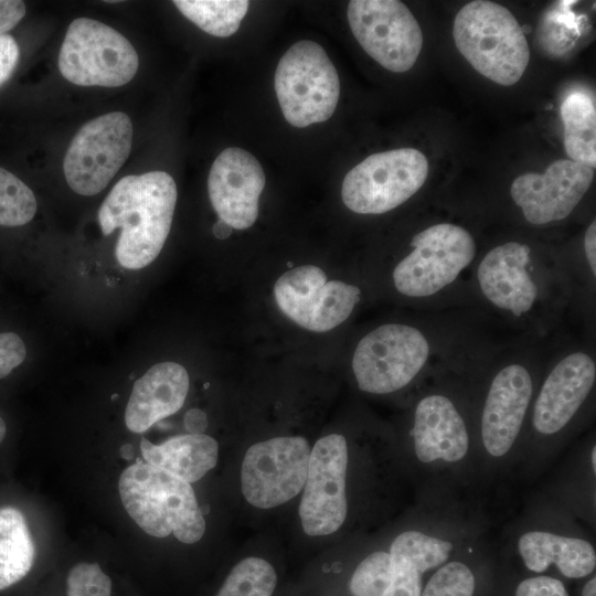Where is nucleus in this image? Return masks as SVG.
<instances>
[{
    "mask_svg": "<svg viewBox=\"0 0 596 596\" xmlns=\"http://www.w3.org/2000/svg\"><path fill=\"white\" fill-rule=\"evenodd\" d=\"M479 372L445 366L429 376L413 398L404 450L416 498L487 499L473 435Z\"/></svg>",
    "mask_w": 596,
    "mask_h": 596,
    "instance_id": "f257e3e1",
    "label": "nucleus"
},
{
    "mask_svg": "<svg viewBox=\"0 0 596 596\" xmlns=\"http://www.w3.org/2000/svg\"><path fill=\"white\" fill-rule=\"evenodd\" d=\"M543 368L515 353L481 369L473 398L478 471L487 493L515 477L526 423Z\"/></svg>",
    "mask_w": 596,
    "mask_h": 596,
    "instance_id": "f03ea898",
    "label": "nucleus"
},
{
    "mask_svg": "<svg viewBox=\"0 0 596 596\" xmlns=\"http://www.w3.org/2000/svg\"><path fill=\"white\" fill-rule=\"evenodd\" d=\"M595 385L596 361L583 348L563 352L543 370L514 478L535 482L556 464L590 422Z\"/></svg>",
    "mask_w": 596,
    "mask_h": 596,
    "instance_id": "7ed1b4c3",
    "label": "nucleus"
},
{
    "mask_svg": "<svg viewBox=\"0 0 596 596\" xmlns=\"http://www.w3.org/2000/svg\"><path fill=\"white\" fill-rule=\"evenodd\" d=\"M469 287L492 315L530 332H546L573 294L568 269L544 267L523 242L498 244L475 262Z\"/></svg>",
    "mask_w": 596,
    "mask_h": 596,
    "instance_id": "20e7f679",
    "label": "nucleus"
},
{
    "mask_svg": "<svg viewBox=\"0 0 596 596\" xmlns=\"http://www.w3.org/2000/svg\"><path fill=\"white\" fill-rule=\"evenodd\" d=\"M177 185L164 171L121 178L98 211L104 235L121 228L115 247L119 265L141 269L160 254L169 235L177 203Z\"/></svg>",
    "mask_w": 596,
    "mask_h": 596,
    "instance_id": "39448f33",
    "label": "nucleus"
},
{
    "mask_svg": "<svg viewBox=\"0 0 596 596\" xmlns=\"http://www.w3.org/2000/svg\"><path fill=\"white\" fill-rule=\"evenodd\" d=\"M498 549L511 551L535 575L555 568L565 578L579 579L596 568V549L581 522L540 493L497 538Z\"/></svg>",
    "mask_w": 596,
    "mask_h": 596,
    "instance_id": "423d86ee",
    "label": "nucleus"
},
{
    "mask_svg": "<svg viewBox=\"0 0 596 596\" xmlns=\"http://www.w3.org/2000/svg\"><path fill=\"white\" fill-rule=\"evenodd\" d=\"M441 343L436 333L422 323H384L358 342L352 372L360 391L386 395L415 384L419 386L435 372Z\"/></svg>",
    "mask_w": 596,
    "mask_h": 596,
    "instance_id": "0eeeda50",
    "label": "nucleus"
},
{
    "mask_svg": "<svg viewBox=\"0 0 596 596\" xmlns=\"http://www.w3.org/2000/svg\"><path fill=\"white\" fill-rule=\"evenodd\" d=\"M477 243L464 226L441 222L413 235L409 251L392 269L396 292L422 306L433 305L457 291L471 276Z\"/></svg>",
    "mask_w": 596,
    "mask_h": 596,
    "instance_id": "6e6552de",
    "label": "nucleus"
},
{
    "mask_svg": "<svg viewBox=\"0 0 596 596\" xmlns=\"http://www.w3.org/2000/svg\"><path fill=\"white\" fill-rule=\"evenodd\" d=\"M118 490L126 511L147 534L173 533L187 544L203 536V513L187 481L138 459L121 472Z\"/></svg>",
    "mask_w": 596,
    "mask_h": 596,
    "instance_id": "1a4fd4ad",
    "label": "nucleus"
},
{
    "mask_svg": "<svg viewBox=\"0 0 596 596\" xmlns=\"http://www.w3.org/2000/svg\"><path fill=\"white\" fill-rule=\"evenodd\" d=\"M453 38L470 65L499 85L515 84L528 67L530 49L522 26L497 2L465 4L456 14Z\"/></svg>",
    "mask_w": 596,
    "mask_h": 596,
    "instance_id": "9d476101",
    "label": "nucleus"
},
{
    "mask_svg": "<svg viewBox=\"0 0 596 596\" xmlns=\"http://www.w3.org/2000/svg\"><path fill=\"white\" fill-rule=\"evenodd\" d=\"M274 87L285 119L297 128L328 120L340 96L334 65L323 47L309 40L296 42L280 57Z\"/></svg>",
    "mask_w": 596,
    "mask_h": 596,
    "instance_id": "9b49d317",
    "label": "nucleus"
},
{
    "mask_svg": "<svg viewBox=\"0 0 596 596\" xmlns=\"http://www.w3.org/2000/svg\"><path fill=\"white\" fill-rule=\"evenodd\" d=\"M138 65V54L127 38L89 18L71 22L57 58L62 76L78 86H123L134 78Z\"/></svg>",
    "mask_w": 596,
    "mask_h": 596,
    "instance_id": "f8f14e48",
    "label": "nucleus"
},
{
    "mask_svg": "<svg viewBox=\"0 0 596 596\" xmlns=\"http://www.w3.org/2000/svg\"><path fill=\"white\" fill-rule=\"evenodd\" d=\"M428 162L414 148L373 153L344 177L341 196L358 214H383L409 200L424 185Z\"/></svg>",
    "mask_w": 596,
    "mask_h": 596,
    "instance_id": "ddd939ff",
    "label": "nucleus"
},
{
    "mask_svg": "<svg viewBox=\"0 0 596 596\" xmlns=\"http://www.w3.org/2000/svg\"><path fill=\"white\" fill-rule=\"evenodd\" d=\"M132 136L131 119L123 111L87 121L73 137L63 160L68 187L85 196L103 191L128 159Z\"/></svg>",
    "mask_w": 596,
    "mask_h": 596,
    "instance_id": "4468645a",
    "label": "nucleus"
},
{
    "mask_svg": "<svg viewBox=\"0 0 596 596\" xmlns=\"http://www.w3.org/2000/svg\"><path fill=\"white\" fill-rule=\"evenodd\" d=\"M347 15L359 44L380 65L394 73L414 66L423 47V32L403 2L352 0Z\"/></svg>",
    "mask_w": 596,
    "mask_h": 596,
    "instance_id": "2eb2a0df",
    "label": "nucleus"
},
{
    "mask_svg": "<svg viewBox=\"0 0 596 596\" xmlns=\"http://www.w3.org/2000/svg\"><path fill=\"white\" fill-rule=\"evenodd\" d=\"M349 464L348 440L341 434L320 438L311 449L299 504L301 525L308 535H329L344 524Z\"/></svg>",
    "mask_w": 596,
    "mask_h": 596,
    "instance_id": "dca6fc26",
    "label": "nucleus"
},
{
    "mask_svg": "<svg viewBox=\"0 0 596 596\" xmlns=\"http://www.w3.org/2000/svg\"><path fill=\"white\" fill-rule=\"evenodd\" d=\"M278 308L298 326L315 332L330 331L343 323L361 299V289L342 280H327L313 265L289 269L275 286Z\"/></svg>",
    "mask_w": 596,
    "mask_h": 596,
    "instance_id": "f3484780",
    "label": "nucleus"
},
{
    "mask_svg": "<svg viewBox=\"0 0 596 596\" xmlns=\"http://www.w3.org/2000/svg\"><path fill=\"white\" fill-rule=\"evenodd\" d=\"M310 451L300 436L276 437L251 446L241 470L245 499L256 508L269 509L296 497L305 486Z\"/></svg>",
    "mask_w": 596,
    "mask_h": 596,
    "instance_id": "a211bd4d",
    "label": "nucleus"
},
{
    "mask_svg": "<svg viewBox=\"0 0 596 596\" xmlns=\"http://www.w3.org/2000/svg\"><path fill=\"white\" fill-rule=\"evenodd\" d=\"M593 179V168L562 159L550 164L544 173L528 172L515 178L510 195L529 224L547 225L572 214Z\"/></svg>",
    "mask_w": 596,
    "mask_h": 596,
    "instance_id": "6ab92c4d",
    "label": "nucleus"
},
{
    "mask_svg": "<svg viewBox=\"0 0 596 596\" xmlns=\"http://www.w3.org/2000/svg\"><path fill=\"white\" fill-rule=\"evenodd\" d=\"M264 187L260 163L238 147L224 149L214 160L207 178L213 209L220 220L236 230H246L255 223Z\"/></svg>",
    "mask_w": 596,
    "mask_h": 596,
    "instance_id": "aec40b11",
    "label": "nucleus"
},
{
    "mask_svg": "<svg viewBox=\"0 0 596 596\" xmlns=\"http://www.w3.org/2000/svg\"><path fill=\"white\" fill-rule=\"evenodd\" d=\"M189 374L175 362L152 365L132 387L125 411V424L132 433H143L177 413L189 391Z\"/></svg>",
    "mask_w": 596,
    "mask_h": 596,
    "instance_id": "412c9836",
    "label": "nucleus"
},
{
    "mask_svg": "<svg viewBox=\"0 0 596 596\" xmlns=\"http://www.w3.org/2000/svg\"><path fill=\"white\" fill-rule=\"evenodd\" d=\"M536 492L579 522L595 528L596 441L588 435L566 456Z\"/></svg>",
    "mask_w": 596,
    "mask_h": 596,
    "instance_id": "4be33fe9",
    "label": "nucleus"
},
{
    "mask_svg": "<svg viewBox=\"0 0 596 596\" xmlns=\"http://www.w3.org/2000/svg\"><path fill=\"white\" fill-rule=\"evenodd\" d=\"M140 450L145 462L162 469L188 483L200 480L217 462L219 446L204 434H185L155 445L142 438Z\"/></svg>",
    "mask_w": 596,
    "mask_h": 596,
    "instance_id": "5701e85b",
    "label": "nucleus"
},
{
    "mask_svg": "<svg viewBox=\"0 0 596 596\" xmlns=\"http://www.w3.org/2000/svg\"><path fill=\"white\" fill-rule=\"evenodd\" d=\"M497 550L493 531L470 543L446 563L435 567L419 596H475L477 566Z\"/></svg>",
    "mask_w": 596,
    "mask_h": 596,
    "instance_id": "b1692460",
    "label": "nucleus"
},
{
    "mask_svg": "<svg viewBox=\"0 0 596 596\" xmlns=\"http://www.w3.org/2000/svg\"><path fill=\"white\" fill-rule=\"evenodd\" d=\"M35 549L24 515L0 508V592L21 582L32 570Z\"/></svg>",
    "mask_w": 596,
    "mask_h": 596,
    "instance_id": "393cba45",
    "label": "nucleus"
},
{
    "mask_svg": "<svg viewBox=\"0 0 596 596\" xmlns=\"http://www.w3.org/2000/svg\"><path fill=\"white\" fill-rule=\"evenodd\" d=\"M564 149L570 160L596 167V108L594 97L582 89L568 93L561 104Z\"/></svg>",
    "mask_w": 596,
    "mask_h": 596,
    "instance_id": "a878e982",
    "label": "nucleus"
},
{
    "mask_svg": "<svg viewBox=\"0 0 596 596\" xmlns=\"http://www.w3.org/2000/svg\"><path fill=\"white\" fill-rule=\"evenodd\" d=\"M178 10L204 32L219 38L234 34L246 15L244 0H174Z\"/></svg>",
    "mask_w": 596,
    "mask_h": 596,
    "instance_id": "bb28decb",
    "label": "nucleus"
},
{
    "mask_svg": "<svg viewBox=\"0 0 596 596\" xmlns=\"http://www.w3.org/2000/svg\"><path fill=\"white\" fill-rule=\"evenodd\" d=\"M277 574L270 563L260 557H246L230 572L216 596H273Z\"/></svg>",
    "mask_w": 596,
    "mask_h": 596,
    "instance_id": "cd10ccee",
    "label": "nucleus"
},
{
    "mask_svg": "<svg viewBox=\"0 0 596 596\" xmlns=\"http://www.w3.org/2000/svg\"><path fill=\"white\" fill-rule=\"evenodd\" d=\"M38 203L33 191L0 167V226L18 227L32 221Z\"/></svg>",
    "mask_w": 596,
    "mask_h": 596,
    "instance_id": "c85d7f7f",
    "label": "nucleus"
},
{
    "mask_svg": "<svg viewBox=\"0 0 596 596\" xmlns=\"http://www.w3.org/2000/svg\"><path fill=\"white\" fill-rule=\"evenodd\" d=\"M391 560L387 550L369 553L352 573L349 587L353 596H382L387 587Z\"/></svg>",
    "mask_w": 596,
    "mask_h": 596,
    "instance_id": "c756f323",
    "label": "nucleus"
},
{
    "mask_svg": "<svg viewBox=\"0 0 596 596\" xmlns=\"http://www.w3.org/2000/svg\"><path fill=\"white\" fill-rule=\"evenodd\" d=\"M67 596H111V581L97 563H78L67 576Z\"/></svg>",
    "mask_w": 596,
    "mask_h": 596,
    "instance_id": "7c9ffc66",
    "label": "nucleus"
},
{
    "mask_svg": "<svg viewBox=\"0 0 596 596\" xmlns=\"http://www.w3.org/2000/svg\"><path fill=\"white\" fill-rule=\"evenodd\" d=\"M389 554L390 581L382 596H419L423 588V575L405 558L390 552Z\"/></svg>",
    "mask_w": 596,
    "mask_h": 596,
    "instance_id": "2f4dec72",
    "label": "nucleus"
},
{
    "mask_svg": "<svg viewBox=\"0 0 596 596\" xmlns=\"http://www.w3.org/2000/svg\"><path fill=\"white\" fill-rule=\"evenodd\" d=\"M514 596H570L564 583L551 575H532L520 581Z\"/></svg>",
    "mask_w": 596,
    "mask_h": 596,
    "instance_id": "473e14b6",
    "label": "nucleus"
},
{
    "mask_svg": "<svg viewBox=\"0 0 596 596\" xmlns=\"http://www.w3.org/2000/svg\"><path fill=\"white\" fill-rule=\"evenodd\" d=\"M26 356L22 338L15 332H0V380L8 376Z\"/></svg>",
    "mask_w": 596,
    "mask_h": 596,
    "instance_id": "72a5a7b5",
    "label": "nucleus"
},
{
    "mask_svg": "<svg viewBox=\"0 0 596 596\" xmlns=\"http://www.w3.org/2000/svg\"><path fill=\"white\" fill-rule=\"evenodd\" d=\"M20 50L10 34L0 35V86L12 75L19 61Z\"/></svg>",
    "mask_w": 596,
    "mask_h": 596,
    "instance_id": "f704fd0d",
    "label": "nucleus"
},
{
    "mask_svg": "<svg viewBox=\"0 0 596 596\" xmlns=\"http://www.w3.org/2000/svg\"><path fill=\"white\" fill-rule=\"evenodd\" d=\"M25 14V3L20 0H0V35L13 29Z\"/></svg>",
    "mask_w": 596,
    "mask_h": 596,
    "instance_id": "c9c22d12",
    "label": "nucleus"
},
{
    "mask_svg": "<svg viewBox=\"0 0 596 596\" xmlns=\"http://www.w3.org/2000/svg\"><path fill=\"white\" fill-rule=\"evenodd\" d=\"M584 256L588 268L590 280L595 281L596 277V222L595 220L588 225L584 234L583 241Z\"/></svg>",
    "mask_w": 596,
    "mask_h": 596,
    "instance_id": "e433bc0d",
    "label": "nucleus"
},
{
    "mask_svg": "<svg viewBox=\"0 0 596 596\" xmlns=\"http://www.w3.org/2000/svg\"><path fill=\"white\" fill-rule=\"evenodd\" d=\"M183 424L189 434H203L207 427V417L203 411L192 408L185 413Z\"/></svg>",
    "mask_w": 596,
    "mask_h": 596,
    "instance_id": "4c0bfd02",
    "label": "nucleus"
},
{
    "mask_svg": "<svg viewBox=\"0 0 596 596\" xmlns=\"http://www.w3.org/2000/svg\"><path fill=\"white\" fill-rule=\"evenodd\" d=\"M232 231L233 228L227 223H225L224 221L220 219L213 225V228H212L214 236L219 240L227 238L231 235Z\"/></svg>",
    "mask_w": 596,
    "mask_h": 596,
    "instance_id": "58836bf2",
    "label": "nucleus"
},
{
    "mask_svg": "<svg viewBox=\"0 0 596 596\" xmlns=\"http://www.w3.org/2000/svg\"><path fill=\"white\" fill-rule=\"evenodd\" d=\"M581 596H596V576L593 575L583 586Z\"/></svg>",
    "mask_w": 596,
    "mask_h": 596,
    "instance_id": "ea45409f",
    "label": "nucleus"
},
{
    "mask_svg": "<svg viewBox=\"0 0 596 596\" xmlns=\"http://www.w3.org/2000/svg\"><path fill=\"white\" fill-rule=\"evenodd\" d=\"M119 454L124 459H131L134 456V446L131 444H124L120 447Z\"/></svg>",
    "mask_w": 596,
    "mask_h": 596,
    "instance_id": "a19ab883",
    "label": "nucleus"
},
{
    "mask_svg": "<svg viewBox=\"0 0 596 596\" xmlns=\"http://www.w3.org/2000/svg\"><path fill=\"white\" fill-rule=\"evenodd\" d=\"M6 433H7V426L3 418L0 416V444L4 439Z\"/></svg>",
    "mask_w": 596,
    "mask_h": 596,
    "instance_id": "79ce46f5",
    "label": "nucleus"
}]
</instances>
